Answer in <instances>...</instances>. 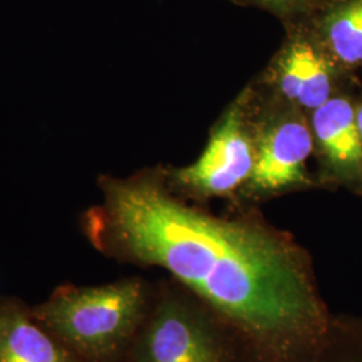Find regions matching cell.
<instances>
[{"label":"cell","instance_id":"obj_1","mask_svg":"<svg viewBox=\"0 0 362 362\" xmlns=\"http://www.w3.org/2000/svg\"><path fill=\"white\" fill-rule=\"evenodd\" d=\"M81 227L109 258L161 267L235 337L248 362H308L334 315L309 254L259 218H223L173 194L167 176H101Z\"/></svg>","mask_w":362,"mask_h":362},{"label":"cell","instance_id":"obj_2","mask_svg":"<svg viewBox=\"0 0 362 362\" xmlns=\"http://www.w3.org/2000/svg\"><path fill=\"white\" fill-rule=\"evenodd\" d=\"M152 302L140 278L61 286L31 309L34 318L82 362H125Z\"/></svg>","mask_w":362,"mask_h":362},{"label":"cell","instance_id":"obj_3","mask_svg":"<svg viewBox=\"0 0 362 362\" xmlns=\"http://www.w3.org/2000/svg\"><path fill=\"white\" fill-rule=\"evenodd\" d=\"M125 362H248L230 330L182 286H163Z\"/></svg>","mask_w":362,"mask_h":362},{"label":"cell","instance_id":"obj_4","mask_svg":"<svg viewBox=\"0 0 362 362\" xmlns=\"http://www.w3.org/2000/svg\"><path fill=\"white\" fill-rule=\"evenodd\" d=\"M254 163V129L239 100L221 117L202 156L194 164L169 173L167 181L189 196H227L246 185Z\"/></svg>","mask_w":362,"mask_h":362},{"label":"cell","instance_id":"obj_5","mask_svg":"<svg viewBox=\"0 0 362 362\" xmlns=\"http://www.w3.org/2000/svg\"><path fill=\"white\" fill-rule=\"evenodd\" d=\"M254 169L243 187L247 196L269 197L310 184L306 163L314 140L305 113L284 104L254 129Z\"/></svg>","mask_w":362,"mask_h":362},{"label":"cell","instance_id":"obj_6","mask_svg":"<svg viewBox=\"0 0 362 362\" xmlns=\"http://www.w3.org/2000/svg\"><path fill=\"white\" fill-rule=\"evenodd\" d=\"M345 71L318 35L290 39L274 58L270 82L282 104L310 115L339 94Z\"/></svg>","mask_w":362,"mask_h":362},{"label":"cell","instance_id":"obj_7","mask_svg":"<svg viewBox=\"0 0 362 362\" xmlns=\"http://www.w3.org/2000/svg\"><path fill=\"white\" fill-rule=\"evenodd\" d=\"M309 119L325 179L362 194V134L356 101L339 93L310 113Z\"/></svg>","mask_w":362,"mask_h":362},{"label":"cell","instance_id":"obj_8","mask_svg":"<svg viewBox=\"0 0 362 362\" xmlns=\"http://www.w3.org/2000/svg\"><path fill=\"white\" fill-rule=\"evenodd\" d=\"M0 362H82L13 298H0Z\"/></svg>","mask_w":362,"mask_h":362},{"label":"cell","instance_id":"obj_9","mask_svg":"<svg viewBox=\"0 0 362 362\" xmlns=\"http://www.w3.org/2000/svg\"><path fill=\"white\" fill-rule=\"evenodd\" d=\"M317 35L345 71L362 69V0H332Z\"/></svg>","mask_w":362,"mask_h":362},{"label":"cell","instance_id":"obj_10","mask_svg":"<svg viewBox=\"0 0 362 362\" xmlns=\"http://www.w3.org/2000/svg\"><path fill=\"white\" fill-rule=\"evenodd\" d=\"M308 362H362V315H338L322 346Z\"/></svg>","mask_w":362,"mask_h":362},{"label":"cell","instance_id":"obj_11","mask_svg":"<svg viewBox=\"0 0 362 362\" xmlns=\"http://www.w3.org/2000/svg\"><path fill=\"white\" fill-rule=\"evenodd\" d=\"M354 101H356V118H357V124H358V128L361 130L362 134V93L361 95Z\"/></svg>","mask_w":362,"mask_h":362},{"label":"cell","instance_id":"obj_12","mask_svg":"<svg viewBox=\"0 0 362 362\" xmlns=\"http://www.w3.org/2000/svg\"><path fill=\"white\" fill-rule=\"evenodd\" d=\"M262 1H267V3H287V1H294V0H262Z\"/></svg>","mask_w":362,"mask_h":362}]
</instances>
